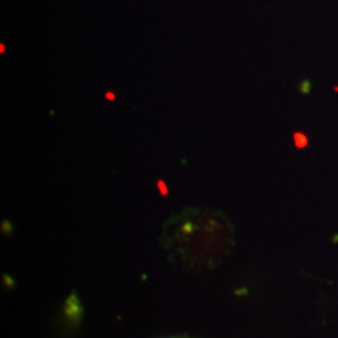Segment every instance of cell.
<instances>
[{
    "mask_svg": "<svg viewBox=\"0 0 338 338\" xmlns=\"http://www.w3.org/2000/svg\"><path fill=\"white\" fill-rule=\"evenodd\" d=\"M82 313H83V310H82V305L79 302V299H77L75 295H72L66 302V317L74 319V321H79L80 317H82Z\"/></svg>",
    "mask_w": 338,
    "mask_h": 338,
    "instance_id": "6da1fadb",
    "label": "cell"
},
{
    "mask_svg": "<svg viewBox=\"0 0 338 338\" xmlns=\"http://www.w3.org/2000/svg\"><path fill=\"white\" fill-rule=\"evenodd\" d=\"M293 141H295V146H296V148H299V149H304V148L309 146V138H307L301 132H296L293 135Z\"/></svg>",
    "mask_w": 338,
    "mask_h": 338,
    "instance_id": "7a4b0ae2",
    "label": "cell"
},
{
    "mask_svg": "<svg viewBox=\"0 0 338 338\" xmlns=\"http://www.w3.org/2000/svg\"><path fill=\"white\" fill-rule=\"evenodd\" d=\"M157 188H158L161 196H168L169 194V188H168V185L163 180H157Z\"/></svg>",
    "mask_w": 338,
    "mask_h": 338,
    "instance_id": "3957f363",
    "label": "cell"
},
{
    "mask_svg": "<svg viewBox=\"0 0 338 338\" xmlns=\"http://www.w3.org/2000/svg\"><path fill=\"white\" fill-rule=\"evenodd\" d=\"M105 99H106V101H114V99H116V94L111 93V91H106V93H105Z\"/></svg>",
    "mask_w": 338,
    "mask_h": 338,
    "instance_id": "277c9868",
    "label": "cell"
},
{
    "mask_svg": "<svg viewBox=\"0 0 338 338\" xmlns=\"http://www.w3.org/2000/svg\"><path fill=\"white\" fill-rule=\"evenodd\" d=\"M0 53H5V44H0Z\"/></svg>",
    "mask_w": 338,
    "mask_h": 338,
    "instance_id": "5b68a950",
    "label": "cell"
}]
</instances>
